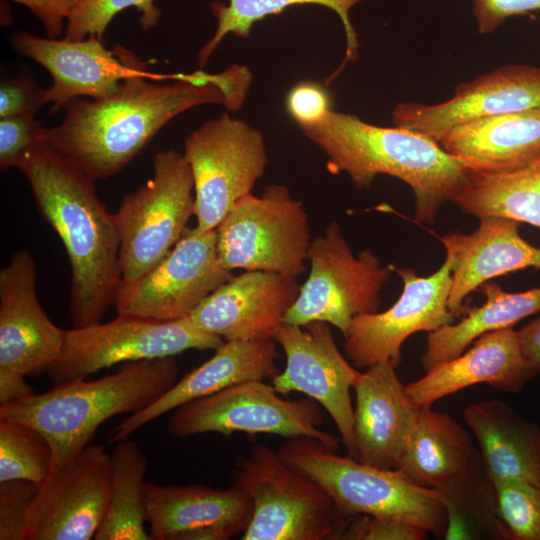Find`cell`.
Instances as JSON below:
<instances>
[{"label": "cell", "mask_w": 540, "mask_h": 540, "mask_svg": "<svg viewBox=\"0 0 540 540\" xmlns=\"http://www.w3.org/2000/svg\"><path fill=\"white\" fill-rule=\"evenodd\" d=\"M251 81V72L241 65L217 74L134 75L108 97L69 101L64 120L46 128L44 143L94 180L105 179L123 170L184 111L204 104L239 109Z\"/></svg>", "instance_id": "6da1fadb"}, {"label": "cell", "mask_w": 540, "mask_h": 540, "mask_svg": "<svg viewBox=\"0 0 540 540\" xmlns=\"http://www.w3.org/2000/svg\"><path fill=\"white\" fill-rule=\"evenodd\" d=\"M18 169L37 208L62 241L71 267L72 328L100 323L121 283L114 216L99 200L94 179L41 143Z\"/></svg>", "instance_id": "7a4b0ae2"}, {"label": "cell", "mask_w": 540, "mask_h": 540, "mask_svg": "<svg viewBox=\"0 0 540 540\" xmlns=\"http://www.w3.org/2000/svg\"><path fill=\"white\" fill-rule=\"evenodd\" d=\"M299 127L327 156L330 170L346 173L358 189L370 188L380 174L406 183L419 223L433 224L470 174L437 142L401 127H380L333 110L320 122Z\"/></svg>", "instance_id": "3957f363"}, {"label": "cell", "mask_w": 540, "mask_h": 540, "mask_svg": "<svg viewBox=\"0 0 540 540\" xmlns=\"http://www.w3.org/2000/svg\"><path fill=\"white\" fill-rule=\"evenodd\" d=\"M174 356L127 362L113 374L78 380L0 404V418L38 430L52 450V470L85 449L108 419L136 413L177 381Z\"/></svg>", "instance_id": "277c9868"}, {"label": "cell", "mask_w": 540, "mask_h": 540, "mask_svg": "<svg viewBox=\"0 0 540 540\" xmlns=\"http://www.w3.org/2000/svg\"><path fill=\"white\" fill-rule=\"evenodd\" d=\"M311 437L285 439L277 452L332 497L348 516L368 515L419 526L444 536L446 510L436 489L416 484L396 469H384L341 456Z\"/></svg>", "instance_id": "5b68a950"}, {"label": "cell", "mask_w": 540, "mask_h": 540, "mask_svg": "<svg viewBox=\"0 0 540 540\" xmlns=\"http://www.w3.org/2000/svg\"><path fill=\"white\" fill-rule=\"evenodd\" d=\"M234 466L232 484L253 504L242 540L341 539L353 516L344 514L321 485L277 451L255 444Z\"/></svg>", "instance_id": "8992f818"}, {"label": "cell", "mask_w": 540, "mask_h": 540, "mask_svg": "<svg viewBox=\"0 0 540 540\" xmlns=\"http://www.w3.org/2000/svg\"><path fill=\"white\" fill-rule=\"evenodd\" d=\"M194 181L185 156L163 150L153 159V175L126 194L113 214L119 235L121 281L137 280L175 246L194 215Z\"/></svg>", "instance_id": "52a82bcc"}, {"label": "cell", "mask_w": 540, "mask_h": 540, "mask_svg": "<svg viewBox=\"0 0 540 540\" xmlns=\"http://www.w3.org/2000/svg\"><path fill=\"white\" fill-rule=\"evenodd\" d=\"M307 261L308 278L300 285L284 323L304 326L322 321L343 336L355 316L378 312L380 292L396 268L394 264L382 265L368 249L355 255L336 221L312 240Z\"/></svg>", "instance_id": "ba28073f"}, {"label": "cell", "mask_w": 540, "mask_h": 540, "mask_svg": "<svg viewBox=\"0 0 540 540\" xmlns=\"http://www.w3.org/2000/svg\"><path fill=\"white\" fill-rule=\"evenodd\" d=\"M222 264L234 269L299 276L312 242L308 214L280 184L239 200L216 228Z\"/></svg>", "instance_id": "9c48e42d"}, {"label": "cell", "mask_w": 540, "mask_h": 540, "mask_svg": "<svg viewBox=\"0 0 540 540\" xmlns=\"http://www.w3.org/2000/svg\"><path fill=\"white\" fill-rule=\"evenodd\" d=\"M194 181L196 232L216 229L263 176L268 155L263 134L226 113L210 119L185 140Z\"/></svg>", "instance_id": "30bf717a"}, {"label": "cell", "mask_w": 540, "mask_h": 540, "mask_svg": "<svg viewBox=\"0 0 540 540\" xmlns=\"http://www.w3.org/2000/svg\"><path fill=\"white\" fill-rule=\"evenodd\" d=\"M320 404L311 398L286 400L264 380L243 382L173 410L167 433L186 438L204 433L273 434L315 438L338 450L340 440L323 431Z\"/></svg>", "instance_id": "8fae6325"}, {"label": "cell", "mask_w": 540, "mask_h": 540, "mask_svg": "<svg viewBox=\"0 0 540 540\" xmlns=\"http://www.w3.org/2000/svg\"><path fill=\"white\" fill-rule=\"evenodd\" d=\"M223 339L202 331L189 316L155 321L118 315L107 323L65 330L62 352L47 370L54 386L83 380L115 364L215 350Z\"/></svg>", "instance_id": "7c38bea8"}, {"label": "cell", "mask_w": 540, "mask_h": 540, "mask_svg": "<svg viewBox=\"0 0 540 540\" xmlns=\"http://www.w3.org/2000/svg\"><path fill=\"white\" fill-rule=\"evenodd\" d=\"M232 277L219 258L216 229L200 233L187 228L150 271L132 282L121 281L114 305L118 315L173 321L189 316Z\"/></svg>", "instance_id": "4fadbf2b"}, {"label": "cell", "mask_w": 540, "mask_h": 540, "mask_svg": "<svg viewBox=\"0 0 540 540\" xmlns=\"http://www.w3.org/2000/svg\"><path fill=\"white\" fill-rule=\"evenodd\" d=\"M403 282L398 300L386 311L355 316L344 335L347 358L357 368L379 362L397 367L405 340L420 331L432 332L452 324L456 316L448 308L452 286V259L422 277L412 268H395Z\"/></svg>", "instance_id": "5bb4252c"}, {"label": "cell", "mask_w": 540, "mask_h": 540, "mask_svg": "<svg viewBox=\"0 0 540 540\" xmlns=\"http://www.w3.org/2000/svg\"><path fill=\"white\" fill-rule=\"evenodd\" d=\"M111 488V456L90 443L51 471L28 511L24 540L94 539Z\"/></svg>", "instance_id": "9a60e30c"}, {"label": "cell", "mask_w": 540, "mask_h": 540, "mask_svg": "<svg viewBox=\"0 0 540 540\" xmlns=\"http://www.w3.org/2000/svg\"><path fill=\"white\" fill-rule=\"evenodd\" d=\"M331 325L283 323L274 340L285 353L286 366L273 379L278 394L300 392L315 400L334 421L348 455L354 457V407L350 390L360 375L341 354Z\"/></svg>", "instance_id": "2e32d148"}, {"label": "cell", "mask_w": 540, "mask_h": 540, "mask_svg": "<svg viewBox=\"0 0 540 540\" xmlns=\"http://www.w3.org/2000/svg\"><path fill=\"white\" fill-rule=\"evenodd\" d=\"M12 46L50 73L52 85L46 89V100L53 103L51 114L78 97H108L128 77L155 75L124 48L107 50L96 35L83 40H59L20 31L13 34Z\"/></svg>", "instance_id": "e0dca14e"}, {"label": "cell", "mask_w": 540, "mask_h": 540, "mask_svg": "<svg viewBox=\"0 0 540 540\" xmlns=\"http://www.w3.org/2000/svg\"><path fill=\"white\" fill-rule=\"evenodd\" d=\"M65 330L42 308L37 264L28 249L15 251L0 270V373L48 370L59 358Z\"/></svg>", "instance_id": "ac0fdd59"}, {"label": "cell", "mask_w": 540, "mask_h": 540, "mask_svg": "<svg viewBox=\"0 0 540 540\" xmlns=\"http://www.w3.org/2000/svg\"><path fill=\"white\" fill-rule=\"evenodd\" d=\"M533 108H540V67L506 65L460 83L444 102L399 103L392 112V122L438 143L458 125Z\"/></svg>", "instance_id": "d6986e66"}, {"label": "cell", "mask_w": 540, "mask_h": 540, "mask_svg": "<svg viewBox=\"0 0 540 540\" xmlns=\"http://www.w3.org/2000/svg\"><path fill=\"white\" fill-rule=\"evenodd\" d=\"M299 291L297 276L249 270L218 287L189 318L224 341L274 339Z\"/></svg>", "instance_id": "ffe728a7"}, {"label": "cell", "mask_w": 540, "mask_h": 540, "mask_svg": "<svg viewBox=\"0 0 540 540\" xmlns=\"http://www.w3.org/2000/svg\"><path fill=\"white\" fill-rule=\"evenodd\" d=\"M143 497L151 540H227L246 530L253 512L251 499L233 484L145 482Z\"/></svg>", "instance_id": "44dd1931"}, {"label": "cell", "mask_w": 540, "mask_h": 540, "mask_svg": "<svg viewBox=\"0 0 540 540\" xmlns=\"http://www.w3.org/2000/svg\"><path fill=\"white\" fill-rule=\"evenodd\" d=\"M274 339L224 341L214 355L186 374L162 396L144 409L122 420L111 431L108 442L129 438L136 431L164 414L196 399L210 396L231 386L273 379L280 371V357Z\"/></svg>", "instance_id": "7402d4cb"}, {"label": "cell", "mask_w": 540, "mask_h": 540, "mask_svg": "<svg viewBox=\"0 0 540 540\" xmlns=\"http://www.w3.org/2000/svg\"><path fill=\"white\" fill-rule=\"evenodd\" d=\"M354 458L361 463L394 469L407 434L421 407L390 362L361 372L354 382Z\"/></svg>", "instance_id": "603a6c76"}, {"label": "cell", "mask_w": 540, "mask_h": 540, "mask_svg": "<svg viewBox=\"0 0 540 540\" xmlns=\"http://www.w3.org/2000/svg\"><path fill=\"white\" fill-rule=\"evenodd\" d=\"M532 378L518 333L509 327L482 334L469 350L425 372L406 390L416 405L431 408L443 397L476 384L519 393Z\"/></svg>", "instance_id": "cb8c5ba5"}, {"label": "cell", "mask_w": 540, "mask_h": 540, "mask_svg": "<svg viewBox=\"0 0 540 540\" xmlns=\"http://www.w3.org/2000/svg\"><path fill=\"white\" fill-rule=\"evenodd\" d=\"M478 219L477 229L470 234L440 237L452 259L448 308L456 317L463 313L466 297L488 280L529 267L540 269V248L520 236L521 223L494 215Z\"/></svg>", "instance_id": "d4e9b609"}, {"label": "cell", "mask_w": 540, "mask_h": 540, "mask_svg": "<svg viewBox=\"0 0 540 540\" xmlns=\"http://www.w3.org/2000/svg\"><path fill=\"white\" fill-rule=\"evenodd\" d=\"M477 173H503L540 157V108L477 119L449 130L438 142Z\"/></svg>", "instance_id": "484cf974"}, {"label": "cell", "mask_w": 540, "mask_h": 540, "mask_svg": "<svg viewBox=\"0 0 540 540\" xmlns=\"http://www.w3.org/2000/svg\"><path fill=\"white\" fill-rule=\"evenodd\" d=\"M492 481L520 480L540 487V428L509 404L485 400L463 411Z\"/></svg>", "instance_id": "4316f807"}, {"label": "cell", "mask_w": 540, "mask_h": 540, "mask_svg": "<svg viewBox=\"0 0 540 540\" xmlns=\"http://www.w3.org/2000/svg\"><path fill=\"white\" fill-rule=\"evenodd\" d=\"M474 458L470 435L458 421L420 408L394 469L418 485L436 489L465 472Z\"/></svg>", "instance_id": "83f0119b"}, {"label": "cell", "mask_w": 540, "mask_h": 540, "mask_svg": "<svg viewBox=\"0 0 540 540\" xmlns=\"http://www.w3.org/2000/svg\"><path fill=\"white\" fill-rule=\"evenodd\" d=\"M486 301L466 311L455 324L428 332L427 346L421 357L425 372L462 354L476 338L487 332L509 328L540 311V287L522 292H506L493 282L480 286Z\"/></svg>", "instance_id": "f1b7e54d"}, {"label": "cell", "mask_w": 540, "mask_h": 540, "mask_svg": "<svg viewBox=\"0 0 540 540\" xmlns=\"http://www.w3.org/2000/svg\"><path fill=\"white\" fill-rule=\"evenodd\" d=\"M452 202L465 214L494 215L540 228V157L503 173L470 171Z\"/></svg>", "instance_id": "f546056e"}, {"label": "cell", "mask_w": 540, "mask_h": 540, "mask_svg": "<svg viewBox=\"0 0 540 540\" xmlns=\"http://www.w3.org/2000/svg\"><path fill=\"white\" fill-rule=\"evenodd\" d=\"M447 516L446 540H510L497 510L494 484L476 457L461 475L436 488Z\"/></svg>", "instance_id": "4dcf8cb0"}, {"label": "cell", "mask_w": 540, "mask_h": 540, "mask_svg": "<svg viewBox=\"0 0 540 540\" xmlns=\"http://www.w3.org/2000/svg\"><path fill=\"white\" fill-rule=\"evenodd\" d=\"M110 456V498L94 539L151 540L143 497L148 458L130 437L116 442Z\"/></svg>", "instance_id": "1f68e13d"}, {"label": "cell", "mask_w": 540, "mask_h": 540, "mask_svg": "<svg viewBox=\"0 0 540 540\" xmlns=\"http://www.w3.org/2000/svg\"><path fill=\"white\" fill-rule=\"evenodd\" d=\"M363 0H229L228 4L214 2L212 12L217 19V27L211 39L202 46L197 55L198 63L205 66L218 45L229 33L246 38L252 26L267 16L283 12L295 5L314 4L333 10L340 18L346 35V54L344 61L336 72L331 75L333 80L344 68L347 62L358 59L359 42L357 33L350 20V11Z\"/></svg>", "instance_id": "d6a6232c"}, {"label": "cell", "mask_w": 540, "mask_h": 540, "mask_svg": "<svg viewBox=\"0 0 540 540\" xmlns=\"http://www.w3.org/2000/svg\"><path fill=\"white\" fill-rule=\"evenodd\" d=\"M28 7L45 26L49 38H56L64 20L65 38L83 40L90 35L102 36L112 19L124 9L135 7L140 24L147 30L161 15L154 0H12Z\"/></svg>", "instance_id": "836d02e7"}, {"label": "cell", "mask_w": 540, "mask_h": 540, "mask_svg": "<svg viewBox=\"0 0 540 540\" xmlns=\"http://www.w3.org/2000/svg\"><path fill=\"white\" fill-rule=\"evenodd\" d=\"M51 470L46 438L30 425L0 418V482L23 480L39 486Z\"/></svg>", "instance_id": "e575fe53"}, {"label": "cell", "mask_w": 540, "mask_h": 540, "mask_svg": "<svg viewBox=\"0 0 540 540\" xmlns=\"http://www.w3.org/2000/svg\"><path fill=\"white\" fill-rule=\"evenodd\" d=\"M492 482L510 540H540V487L520 480Z\"/></svg>", "instance_id": "d590c367"}, {"label": "cell", "mask_w": 540, "mask_h": 540, "mask_svg": "<svg viewBox=\"0 0 540 540\" xmlns=\"http://www.w3.org/2000/svg\"><path fill=\"white\" fill-rule=\"evenodd\" d=\"M46 127L34 116L0 118V167L18 168L25 155L45 141Z\"/></svg>", "instance_id": "8d00e7d4"}, {"label": "cell", "mask_w": 540, "mask_h": 540, "mask_svg": "<svg viewBox=\"0 0 540 540\" xmlns=\"http://www.w3.org/2000/svg\"><path fill=\"white\" fill-rule=\"evenodd\" d=\"M38 486L23 480L0 482V540H24L28 511Z\"/></svg>", "instance_id": "74e56055"}, {"label": "cell", "mask_w": 540, "mask_h": 540, "mask_svg": "<svg viewBox=\"0 0 540 540\" xmlns=\"http://www.w3.org/2000/svg\"><path fill=\"white\" fill-rule=\"evenodd\" d=\"M428 531L406 522L356 515L344 529L342 540H423Z\"/></svg>", "instance_id": "f35d334b"}, {"label": "cell", "mask_w": 540, "mask_h": 540, "mask_svg": "<svg viewBox=\"0 0 540 540\" xmlns=\"http://www.w3.org/2000/svg\"><path fill=\"white\" fill-rule=\"evenodd\" d=\"M47 103L46 89L29 77H16L0 86V118L34 116Z\"/></svg>", "instance_id": "ab89813d"}, {"label": "cell", "mask_w": 540, "mask_h": 540, "mask_svg": "<svg viewBox=\"0 0 540 540\" xmlns=\"http://www.w3.org/2000/svg\"><path fill=\"white\" fill-rule=\"evenodd\" d=\"M286 107L299 126L318 123L332 110L326 90L311 81L292 87L286 98Z\"/></svg>", "instance_id": "60d3db41"}, {"label": "cell", "mask_w": 540, "mask_h": 540, "mask_svg": "<svg viewBox=\"0 0 540 540\" xmlns=\"http://www.w3.org/2000/svg\"><path fill=\"white\" fill-rule=\"evenodd\" d=\"M480 34H489L509 17L540 11V0H471Z\"/></svg>", "instance_id": "b9f144b4"}, {"label": "cell", "mask_w": 540, "mask_h": 540, "mask_svg": "<svg viewBox=\"0 0 540 540\" xmlns=\"http://www.w3.org/2000/svg\"><path fill=\"white\" fill-rule=\"evenodd\" d=\"M522 354L535 377L540 373V317L517 331Z\"/></svg>", "instance_id": "7bdbcfd3"}, {"label": "cell", "mask_w": 540, "mask_h": 540, "mask_svg": "<svg viewBox=\"0 0 540 540\" xmlns=\"http://www.w3.org/2000/svg\"><path fill=\"white\" fill-rule=\"evenodd\" d=\"M33 393L24 376L0 373V404L25 398Z\"/></svg>", "instance_id": "ee69618b"}]
</instances>
